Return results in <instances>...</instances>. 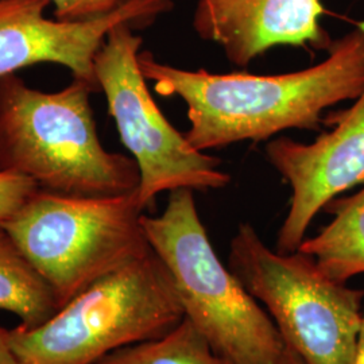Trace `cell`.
<instances>
[{"instance_id":"cell-1","label":"cell","mask_w":364,"mask_h":364,"mask_svg":"<svg viewBox=\"0 0 364 364\" xmlns=\"http://www.w3.org/2000/svg\"><path fill=\"white\" fill-rule=\"evenodd\" d=\"M326 60L297 72L210 73L161 63L147 50L139 66L154 91L188 108L189 144L200 151L260 142L287 130H318L326 109L364 90V23L331 42Z\"/></svg>"},{"instance_id":"cell-2","label":"cell","mask_w":364,"mask_h":364,"mask_svg":"<svg viewBox=\"0 0 364 364\" xmlns=\"http://www.w3.org/2000/svg\"><path fill=\"white\" fill-rule=\"evenodd\" d=\"M91 84L73 78L57 92L0 78V171L26 177L58 195L111 197L139 186L131 156L105 150L91 107Z\"/></svg>"},{"instance_id":"cell-3","label":"cell","mask_w":364,"mask_h":364,"mask_svg":"<svg viewBox=\"0 0 364 364\" xmlns=\"http://www.w3.org/2000/svg\"><path fill=\"white\" fill-rule=\"evenodd\" d=\"M146 239L169 272L183 317L235 364H274L285 348L273 320L221 262L195 192H170L158 216H142Z\"/></svg>"},{"instance_id":"cell-4","label":"cell","mask_w":364,"mask_h":364,"mask_svg":"<svg viewBox=\"0 0 364 364\" xmlns=\"http://www.w3.org/2000/svg\"><path fill=\"white\" fill-rule=\"evenodd\" d=\"M183 318L169 272L151 250L69 299L42 326L10 329L25 364H96L166 335Z\"/></svg>"},{"instance_id":"cell-5","label":"cell","mask_w":364,"mask_h":364,"mask_svg":"<svg viewBox=\"0 0 364 364\" xmlns=\"http://www.w3.org/2000/svg\"><path fill=\"white\" fill-rule=\"evenodd\" d=\"M136 191L78 197L37 189L1 230L52 287L60 308L151 251Z\"/></svg>"},{"instance_id":"cell-6","label":"cell","mask_w":364,"mask_h":364,"mask_svg":"<svg viewBox=\"0 0 364 364\" xmlns=\"http://www.w3.org/2000/svg\"><path fill=\"white\" fill-rule=\"evenodd\" d=\"M228 266L305 364H353L363 290L329 278L299 250L273 251L250 223L236 230Z\"/></svg>"},{"instance_id":"cell-7","label":"cell","mask_w":364,"mask_h":364,"mask_svg":"<svg viewBox=\"0 0 364 364\" xmlns=\"http://www.w3.org/2000/svg\"><path fill=\"white\" fill-rule=\"evenodd\" d=\"M144 45L135 27H114L95 58V75L122 144L139 170L138 200L146 210L164 192L219 191L231 182L221 162L200 151L156 105L139 66Z\"/></svg>"},{"instance_id":"cell-8","label":"cell","mask_w":364,"mask_h":364,"mask_svg":"<svg viewBox=\"0 0 364 364\" xmlns=\"http://www.w3.org/2000/svg\"><path fill=\"white\" fill-rule=\"evenodd\" d=\"M50 4V0H0V78L27 66L55 64L100 92L95 58L109 31L122 23L150 26L174 9V0H123L102 16L58 21L45 14Z\"/></svg>"},{"instance_id":"cell-9","label":"cell","mask_w":364,"mask_h":364,"mask_svg":"<svg viewBox=\"0 0 364 364\" xmlns=\"http://www.w3.org/2000/svg\"><path fill=\"white\" fill-rule=\"evenodd\" d=\"M332 130L312 144L279 136L266 146V158L289 183L291 196L277 251L294 252L313 219L338 195L364 183V90L348 108L324 117Z\"/></svg>"},{"instance_id":"cell-10","label":"cell","mask_w":364,"mask_h":364,"mask_svg":"<svg viewBox=\"0 0 364 364\" xmlns=\"http://www.w3.org/2000/svg\"><path fill=\"white\" fill-rule=\"evenodd\" d=\"M321 0H196L193 30L216 43L235 66L246 68L277 46L328 49Z\"/></svg>"},{"instance_id":"cell-11","label":"cell","mask_w":364,"mask_h":364,"mask_svg":"<svg viewBox=\"0 0 364 364\" xmlns=\"http://www.w3.org/2000/svg\"><path fill=\"white\" fill-rule=\"evenodd\" d=\"M333 220L313 237H305L299 251L312 257L329 278L347 284L364 274V186L355 195L332 201Z\"/></svg>"},{"instance_id":"cell-12","label":"cell","mask_w":364,"mask_h":364,"mask_svg":"<svg viewBox=\"0 0 364 364\" xmlns=\"http://www.w3.org/2000/svg\"><path fill=\"white\" fill-rule=\"evenodd\" d=\"M58 309L52 287L0 228V311L15 314L19 328L33 329Z\"/></svg>"},{"instance_id":"cell-13","label":"cell","mask_w":364,"mask_h":364,"mask_svg":"<svg viewBox=\"0 0 364 364\" xmlns=\"http://www.w3.org/2000/svg\"><path fill=\"white\" fill-rule=\"evenodd\" d=\"M96 364H235L182 318L166 335L120 348Z\"/></svg>"},{"instance_id":"cell-14","label":"cell","mask_w":364,"mask_h":364,"mask_svg":"<svg viewBox=\"0 0 364 364\" xmlns=\"http://www.w3.org/2000/svg\"><path fill=\"white\" fill-rule=\"evenodd\" d=\"M37 189V183L26 177L0 171V227Z\"/></svg>"},{"instance_id":"cell-15","label":"cell","mask_w":364,"mask_h":364,"mask_svg":"<svg viewBox=\"0 0 364 364\" xmlns=\"http://www.w3.org/2000/svg\"><path fill=\"white\" fill-rule=\"evenodd\" d=\"M123 0H50L58 21H84L114 11Z\"/></svg>"},{"instance_id":"cell-16","label":"cell","mask_w":364,"mask_h":364,"mask_svg":"<svg viewBox=\"0 0 364 364\" xmlns=\"http://www.w3.org/2000/svg\"><path fill=\"white\" fill-rule=\"evenodd\" d=\"M0 364H25L14 351L10 341V329L0 326Z\"/></svg>"},{"instance_id":"cell-17","label":"cell","mask_w":364,"mask_h":364,"mask_svg":"<svg viewBox=\"0 0 364 364\" xmlns=\"http://www.w3.org/2000/svg\"><path fill=\"white\" fill-rule=\"evenodd\" d=\"M353 364H364V309L363 316H362V326H360L359 336L356 341V348H355Z\"/></svg>"},{"instance_id":"cell-18","label":"cell","mask_w":364,"mask_h":364,"mask_svg":"<svg viewBox=\"0 0 364 364\" xmlns=\"http://www.w3.org/2000/svg\"><path fill=\"white\" fill-rule=\"evenodd\" d=\"M274 364H305V362L299 358V355L293 350H290L289 347L285 346L284 351L281 353V356L278 358V360Z\"/></svg>"}]
</instances>
